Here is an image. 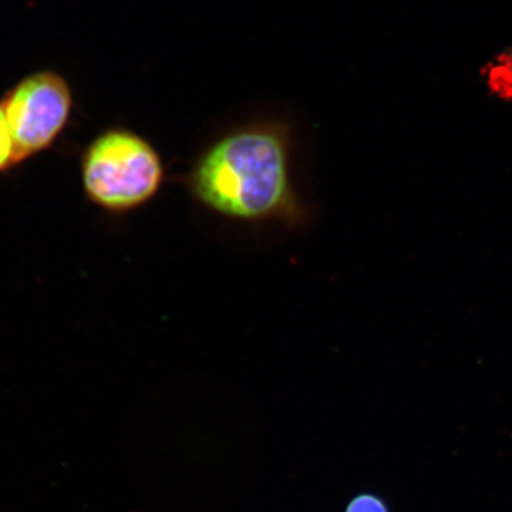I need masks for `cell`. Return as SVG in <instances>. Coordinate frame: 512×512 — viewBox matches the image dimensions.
<instances>
[{
	"label": "cell",
	"mask_w": 512,
	"mask_h": 512,
	"mask_svg": "<svg viewBox=\"0 0 512 512\" xmlns=\"http://www.w3.org/2000/svg\"><path fill=\"white\" fill-rule=\"evenodd\" d=\"M73 93L63 76L40 70L19 80L0 100L18 163L50 150L69 124Z\"/></svg>",
	"instance_id": "3957f363"
},
{
	"label": "cell",
	"mask_w": 512,
	"mask_h": 512,
	"mask_svg": "<svg viewBox=\"0 0 512 512\" xmlns=\"http://www.w3.org/2000/svg\"><path fill=\"white\" fill-rule=\"evenodd\" d=\"M16 165H19V163L18 156H16L15 141H13L5 111L0 106V174L12 170Z\"/></svg>",
	"instance_id": "5b68a950"
},
{
	"label": "cell",
	"mask_w": 512,
	"mask_h": 512,
	"mask_svg": "<svg viewBox=\"0 0 512 512\" xmlns=\"http://www.w3.org/2000/svg\"><path fill=\"white\" fill-rule=\"evenodd\" d=\"M345 512H390V508L379 495L362 493L350 500Z\"/></svg>",
	"instance_id": "8992f818"
},
{
	"label": "cell",
	"mask_w": 512,
	"mask_h": 512,
	"mask_svg": "<svg viewBox=\"0 0 512 512\" xmlns=\"http://www.w3.org/2000/svg\"><path fill=\"white\" fill-rule=\"evenodd\" d=\"M84 197L107 214L140 210L163 188L165 167L157 148L136 131L111 127L80 157Z\"/></svg>",
	"instance_id": "7a4b0ae2"
},
{
	"label": "cell",
	"mask_w": 512,
	"mask_h": 512,
	"mask_svg": "<svg viewBox=\"0 0 512 512\" xmlns=\"http://www.w3.org/2000/svg\"><path fill=\"white\" fill-rule=\"evenodd\" d=\"M488 83L500 96L512 97V52L503 53L488 64Z\"/></svg>",
	"instance_id": "277c9868"
},
{
	"label": "cell",
	"mask_w": 512,
	"mask_h": 512,
	"mask_svg": "<svg viewBox=\"0 0 512 512\" xmlns=\"http://www.w3.org/2000/svg\"><path fill=\"white\" fill-rule=\"evenodd\" d=\"M293 147L285 120L244 124L195 157L185 188L195 204L224 220L303 227L309 214L293 177Z\"/></svg>",
	"instance_id": "6da1fadb"
}]
</instances>
